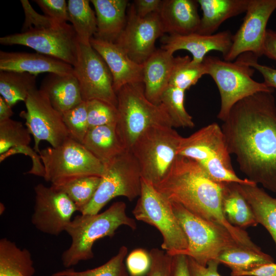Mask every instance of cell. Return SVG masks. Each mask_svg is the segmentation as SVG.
I'll return each mask as SVG.
<instances>
[{
    "mask_svg": "<svg viewBox=\"0 0 276 276\" xmlns=\"http://www.w3.org/2000/svg\"><path fill=\"white\" fill-rule=\"evenodd\" d=\"M73 69L84 101L97 99L117 107L111 73L104 59L90 44L78 41Z\"/></svg>",
    "mask_w": 276,
    "mask_h": 276,
    "instance_id": "12",
    "label": "cell"
},
{
    "mask_svg": "<svg viewBox=\"0 0 276 276\" xmlns=\"http://www.w3.org/2000/svg\"><path fill=\"white\" fill-rule=\"evenodd\" d=\"M117 95L116 130L127 150H130L139 136L149 128L156 126L173 127L164 105L162 103L155 104L147 99L143 83L126 85L117 93Z\"/></svg>",
    "mask_w": 276,
    "mask_h": 276,
    "instance_id": "5",
    "label": "cell"
},
{
    "mask_svg": "<svg viewBox=\"0 0 276 276\" xmlns=\"http://www.w3.org/2000/svg\"><path fill=\"white\" fill-rule=\"evenodd\" d=\"M172 276H190L187 256L182 254L172 256Z\"/></svg>",
    "mask_w": 276,
    "mask_h": 276,
    "instance_id": "48",
    "label": "cell"
},
{
    "mask_svg": "<svg viewBox=\"0 0 276 276\" xmlns=\"http://www.w3.org/2000/svg\"><path fill=\"white\" fill-rule=\"evenodd\" d=\"M13 114L12 107L2 96H0V122L11 119Z\"/></svg>",
    "mask_w": 276,
    "mask_h": 276,
    "instance_id": "50",
    "label": "cell"
},
{
    "mask_svg": "<svg viewBox=\"0 0 276 276\" xmlns=\"http://www.w3.org/2000/svg\"><path fill=\"white\" fill-rule=\"evenodd\" d=\"M247 65L258 71L263 76L264 83L269 87L276 89V68L261 64L258 57L250 53H244L238 57Z\"/></svg>",
    "mask_w": 276,
    "mask_h": 276,
    "instance_id": "44",
    "label": "cell"
},
{
    "mask_svg": "<svg viewBox=\"0 0 276 276\" xmlns=\"http://www.w3.org/2000/svg\"><path fill=\"white\" fill-rule=\"evenodd\" d=\"M31 133L21 122L9 119L0 122V162L16 154L29 156L32 162L27 174L43 177L44 170L39 154L29 145Z\"/></svg>",
    "mask_w": 276,
    "mask_h": 276,
    "instance_id": "20",
    "label": "cell"
},
{
    "mask_svg": "<svg viewBox=\"0 0 276 276\" xmlns=\"http://www.w3.org/2000/svg\"><path fill=\"white\" fill-rule=\"evenodd\" d=\"M26 111L20 116L34 140V150L38 153L40 142L45 141L52 147L62 144L69 137L62 114L51 104L47 95L39 89L32 91L25 102Z\"/></svg>",
    "mask_w": 276,
    "mask_h": 276,
    "instance_id": "14",
    "label": "cell"
},
{
    "mask_svg": "<svg viewBox=\"0 0 276 276\" xmlns=\"http://www.w3.org/2000/svg\"><path fill=\"white\" fill-rule=\"evenodd\" d=\"M172 53L156 49L143 63V83L147 99L160 104L162 96L169 85L174 64Z\"/></svg>",
    "mask_w": 276,
    "mask_h": 276,
    "instance_id": "23",
    "label": "cell"
},
{
    "mask_svg": "<svg viewBox=\"0 0 276 276\" xmlns=\"http://www.w3.org/2000/svg\"><path fill=\"white\" fill-rule=\"evenodd\" d=\"M231 276H276V263L261 264L247 271L231 272Z\"/></svg>",
    "mask_w": 276,
    "mask_h": 276,
    "instance_id": "46",
    "label": "cell"
},
{
    "mask_svg": "<svg viewBox=\"0 0 276 276\" xmlns=\"http://www.w3.org/2000/svg\"><path fill=\"white\" fill-rule=\"evenodd\" d=\"M225 183L211 179L196 161L178 155L166 176L154 187L170 201L225 228L241 245L261 250L244 229L232 225L226 219L222 211Z\"/></svg>",
    "mask_w": 276,
    "mask_h": 276,
    "instance_id": "2",
    "label": "cell"
},
{
    "mask_svg": "<svg viewBox=\"0 0 276 276\" xmlns=\"http://www.w3.org/2000/svg\"><path fill=\"white\" fill-rule=\"evenodd\" d=\"M90 44L109 67L116 94L126 85L143 83V64L131 60L116 43L93 37Z\"/></svg>",
    "mask_w": 276,
    "mask_h": 276,
    "instance_id": "19",
    "label": "cell"
},
{
    "mask_svg": "<svg viewBox=\"0 0 276 276\" xmlns=\"http://www.w3.org/2000/svg\"><path fill=\"white\" fill-rule=\"evenodd\" d=\"M104 171L90 202L81 214H97L112 199L124 196L132 201L140 196L142 175L140 166L130 150L104 164Z\"/></svg>",
    "mask_w": 276,
    "mask_h": 276,
    "instance_id": "11",
    "label": "cell"
},
{
    "mask_svg": "<svg viewBox=\"0 0 276 276\" xmlns=\"http://www.w3.org/2000/svg\"><path fill=\"white\" fill-rule=\"evenodd\" d=\"M171 203L175 215L188 240L187 248L180 254L206 266L210 261L217 260L223 251L242 245L225 228L196 216L179 203Z\"/></svg>",
    "mask_w": 276,
    "mask_h": 276,
    "instance_id": "8",
    "label": "cell"
},
{
    "mask_svg": "<svg viewBox=\"0 0 276 276\" xmlns=\"http://www.w3.org/2000/svg\"><path fill=\"white\" fill-rule=\"evenodd\" d=\"M263 55L276 61V31L267 30Z\"/></svg>",
    "mask_w": 276,
    "mask_h": 276,
    "instance_id": "49",
    "label": "cell"
},
{
    "mask_svg": "<svg viewBox=\"0 0 276 276\" xmlns=\"http://www.w3.org/2000/svg\"><path fill=\"white\" fill-rule=\"evenodd\" d=\"M273 92L249 96L232 108L221 128L246 178L276 193V104Z\"/></svg>",
    "mask_w": 276,
    "mask_h": 276,
    "instance_id": "1",
    "label": "cell"
},
{
    "mask_svg": "<svg viewBox=\"0 0 276 276\" xmlns=\"http://www.w3.org/2000/svg\"><path fill=\"white\" fill-rule=\"evenodd\" d=\"M177 154L196 161L215 181L256 184L235 173L224 133L217 123L204 126L188 137H181Z\"/></svg>",
    "mask_w": 276,
    "mask_h": 276,
    "instance_id": "4",
    "label": "cell"
},
{
    "mask_svg": "<svg viewBox=\"0 0 276 276\" xmlns=\"http://www.w3.org/2000/svg\"><path fill=\"white\" fill-rule=\"evenodd\" d=\"M202 17L196 33L212 35L226 20L245 12L249 0H197Z\"/></svg>",
    "mask_w": 276,
    "mask_h": 276,
    "instance_id": "26",
    "label": "cell"
},
{
    "mask_svg": "<svg viewBox=\"0 0 276 276\" xmlns=\"http://www.w3.org/2000/svg\"><path fill=\"white\" fill-rule=\"evenodd\" d=\"M82 145L103 164L127 150L116 130V124L89 128Z\"/></svg>",
    "mask_w": 276,
    "mask_h": 276,
    "instance_id": "28",
    "label": "cell"
},
{
    "mask_svg": "<svg viewBox=\"0 0 276 276\" xmlns=\"http://www.w3.org/2000/svg\"><path fill=\"white\" fill-rule=\"evenodd\" d=\"M204 75H206V72L203 62H195L188 56H177L175 57L169 85L186 91Z\"/></svg>",
    "mask_w": 276,
    "mask_h": 276,
    "instance_id": "35",
    "label": "cell"
},
{
    "mask_svg": "<svg viewBox=\"0 0 276 276\" xmlns=\"http://www.w3.org/2000/svg\"><path fill=\"white\" fill-rule=\"evenodd\" d=\"M238 188L250 206L258 224L266 229L276 247V198L256 184L238 183Z\"/></svg>",
    "mask_w": 276,
    "mask_h": 276,
    "instance_id": "27",
    "label": "cell"
},
{
    "mask_svg": "<svg viewBox=\"0 0 276 276\" xmlns=\"http://www.w3.org/2000/svg\"><path fill=\"white\" fill-rule=\"evenodd\" d=\"M0 71L27 73L74 74L73 66L62 60L39 53L0 51Z\"/></svg>",
    "mask_w": 276,
    "mask_h": 276,
    "instance_id": "21",
    "label": "cell"
},
{
    "mask_svg": "<svg viewBox=\"0 0 276 276\" xmlns=\"http://www.w3.org/2000/svg\"><path fill=\"white\" fill-rule=\"evenodd\" d=\"M190 276H221L218 272L220 263L216 260L210 261L206 266L197 263L192 258L188 257Z\"/></svg>",
    "mask_w": 276,
    "mask_h": 276,
    "instance_id": "45",
    "label": "cell"
},
{
    "mask_svg": "<svg viewBox=\"0 0 276 276\" xmlns=\"http://www.w3.org/2000/svg\"><path fill=\"white\" fill-rule=\"evenodd\" d=\"M181 137L169 126L150 127L139 136L130 150L143 179L154 186L164 179L178 156Z\"/></svg>",
    "mask_w": 276,
    "mask_h": 276,
    "instance_id": "7",
    "label": "cell"
},
{
    "mask_svg": "<svg viewBox=\"0 0 276 276\" xmlns=\"http://www.w3.org/2000/svg\"><path fill=\"white\" fill-rule=\"evenodd\" d=\"M88 0H68L67 2L70 21L77 34L78 41L90 44L91 38L97 30L95 12Z\"/></svg>",
    "mask_w": 276,
    "mask_h": 276,
    "instance_id": "33",
    "label": "cell"
},
{
    "mask_svg": "<svg viewBox=\"0 0 276 276\" xmlns=\"http://www.w3.org/2000/svg\"><path fill=\"white\" fill-rule=\"evenodd\" d=\"M203 63L206 74L213 78L219 90L220 107L217 118L222 122L239 101L259 92L274 91L264 82L254 80L255 70L239 57L232 62L206 56Z\"/></svg>",
    "mask_w": 276,
    "mask_h": 276,
    "instance_id": "6",
    "label": "cell"
},
{
    "mask_svg": "<svg viewBox=\"0 0 276 276\" xmlns=\"http://www.w3.org/2000/svg\"><path fill=\"white\" fill-rule=\"evenodd\" d=\"M44 14L59 24L70 21L67 2L65 0H35Z\"/></svg>",
    "mask_w": 276,
    "mask_h": 276,
    "instance_id": "43",
    "label": "cell"
},
{
    "mask_svg": "<svg viewBox=\"0 0 276 276\" xmlns=\"http://www.w3.org/2000/svg\"><path fill=\"white\" fill-rule=\"evenodd\" d=\"M62 117L69 137L82 144L89 129L86 102L64 112Z\"/></svg>",
    "mask_w": 276,
    "mask_h": 276,
    "instance_id": "38",
    "label": "cell"
},
{
    "mask_svg": "<svg viewBox=\"0 0 276 276\" xmlns=\"http://www.w3.org/2000/svg\"><path fill=\"white\" fill-rule=\"evenodd\" d=\"M127 252V247L123 245L117 255L100 266L81 271L69 268L55 272L51 276H129L124 263Z\"/></svg>",
    "mask_w": 276,
    "mask_h": 276,
    "instance_id": "37",
    "label": "cell"
},
{
    "mask_svg": "<svg viewBox=\"0 0 276 276\" xmlns=\"http://www.w3.org/2000/svg\"><path fill=\"white\" fill-rule=\"evenodd\" d=\"M97 18L94 37L114 42L127 22V0H91Z\"/></svg>",
    "mask_w": 276,
    "mask_h": 276,
    "instance_id": "24",
    "label": "cell"
},
{
    "mask_svg": "<svg viewBox=\"0 0 276 276\" xmlns=\"http://www.w3.org/2000/svg\"><path fill=\"white\" fill-rule=\"evenodd\" d=\"M86 103L89 129L117 124V107L97 99L89 100L86 101Z\"/></svg>",
    "mask_w": 276,
    "mask_h": 276,
    "instance_id": "39",
    "label": "cell"
},
{
    "mask_svg": "<svg viewBox=\"0 0 276 276\" xmlns=\"http://www.w3.org/2000/svg\"><path fill=\"white\" fill-rule=\"evenodd\" d=\"M222 211L227 221L235 227L244 229L258 224L250 206L238 188V183H225Z\"/></svg>",
    "mask_w": 276,
    "mask_h": 276,
    "instance_id": "29",
    "label": "cell"
},
{
    "mask_svg": "<svg viewBox=\"0 0 276 276\" xmlns=\"http://www.w3.org/2000/svg\"><path fill=\"white\" fill-rule=\"evenodd\" d=\"M132 213L137 220L159 231L163 237L161 247L170 256L180 254L187 248V237L175 215L171 202L142 178L141 194Z\"/></svg>",
    "mask_w": 276,
    "mask_h": 276,
    "instance_id": "9",
    "label": "cell"
},
{
    "mask_svg": "<svg viewBox=\"0 0 276 276\" xmlns=\"http://www.w3.org/2000/svg\"><path fill=\"white\" fill-rule=\"evenodd\" d=\"M275 10L276 0H249L243 22L233 35L232 46L223 59L232 61L247 53L258 58L263 55L267 24Z\"/></svg>",
    "mask_w": 276,
    "mask_h": 276,
    "instance_id": "15",
    "label": "cell"
},
{
    "mask_svg": "<svg viewBox=\"0 0 276 276\" xmlns=\"http://www.w3.org/2000/svg\"><path fill=\"white\" fill-rule=\"evenodd\" d=\"M127 22L114 42L133 61L143 63L155 51V43L164 34L158 12L145 17L136 13L133 3L128 6Z\"/></svg>",
    "mask_w": 276,
    "mask_h": 276,
    "instance_id": "16",
    "label": "cell"
},
{
    "mask_svg": "<svg viewBox=\"0 0 276 276\" xmlns=\"http://www.w3.org/2000/svg\"><path fill=\"white\" fill-rule=\"evenodd\" d=\"M122 225L132 230L137 227L135 220L127 215L126 204L123 201L113 203L101 213L75 216L65 230L72 243L61 255L63 266L69 268L81 261L93 259L94 243L105 237H112Z\"/></svg>",
    "mask_w": 276,
    "mask_h": 276,
    "instance_id": "3",
    "label": "cell"
},
{
    "mask_svg": "<svg viewBox=\"0 0 276 276\" xmlns=\"http://www.w3.org/2000/svg\"><path fill=\"white\" fill-rule=\"evenodd\" d=\"M162 1L161 0H135L133 4L137 15L145 17L155 12H158Z\"/></svg>",
    "mask_w": 276,
    "mask_h": 276,
    "instance_id": "47",
    "label": "cell"
},
{
    "mask_svg": "<svg viewBox=\"0 0 276 276\" xmlns=\"http://www.w3.org/2000/svg\"><path fill=\"white\" fill-rule=\"evenodd\" d=\"M20 3L25 13V20L21 33L54 27L62 24L57 22L44 14L37 13L28 0H21Z\"/></svg>",
    "mask_w": 276,
    "mask_h": 276,
    "instance_id": "40",
    "label": "cell"
},
{
    "mask_svg": "<svg viewBox=\"0 0 276 276\" xmlns=\"http://www.w3.org/2000/svg\"><path fill=\"white\" fill-rule=\"evenodd\" d=\"M36 87V76L27 73L0 71V94L13 107L18 102H25Z\"/></svg>",
    "mask_w": 276,
    "mask_h": 276,
    "instance_id": "31",
    "label": "cell"
},
{
    "mask_svg": "<svg viewBox=\"0 0 276 276\" xmlns=\"http://www.w3.org/2000/svg\"><path fill=\"white\" fill-rule=\"evenodd\" d=\"M185 91L168 85L163 94L160 103L166 109L173 127L193 128V118L185 107Z\"/></svg>",
    "mask_w": 276,
    "mask_h": 276,
    "instance_id": "36",
    "label": "cell"
},
{
    "mask_svg": "<svg viewBox=\"0 0 276 276\" xmlns=\"http://www.w3.org/2000/svg\"><path fill=\"white\" fill-rule=\"evenodd\" d=\"M35 272L30 252L6 238L0 240V276H33Z\"/></svg>",
    "mask_w": 276,
    "mask_h": 276,
    "instance_id": "30",
    "label": "cell"
},
{
    "mask_svg": "<svg viewBox=\"0 0 276 276\" xmlns=\"http://www.w3.org/2000/svg\"><path fill=\"white\" fill-rule=\"evenodd\" d=\"M78 42L73 27L67 23L0 38V43L3 45L26 46L37 53L62 60L73 66L76 60Z\"/></svg>",
    "mask_w": 276,
    "mask_h": 276,
    "instance_id": "13",
    "label": "cell"
},
{
    "mask_svg": "<svg viewBox=\"0 0 276 276\" xmlns=\"http://www.w3.org/2000/svg\"><path fill=\"white\" fill-rule=\"evenodd\" d=\"M150 265L149 252L143 248L132 250L126 259V266L130 276H143L147 274Z\"/></svg>",
    "mask_w": 276,
    "mask_h": 276,
    "instance_id": "42",
    "label": "cell"
},
{
    "mask_svg": "<svg viewBox=\"0 0 276 276\" xmlns=\"http://www.w3.org/2000/svg\"><path fill=\"white\" fill-rule=\"evenodd\" d=\"M51 104L62 114L83 101L78 81L74 74H49L39 88Z\"/></svg>",
    "mask_w": 276,
    "mask_h": 276,
    "instance_id": "25",
    "label": "cell"
},
{
    "mask_svg": "<svg viewBox=\"0 0 276 276\" xmlns=\"http://www.w3.org/2000/svg\"><path fill=\"white\" fill-rule=\"evenodd\" d=\"M149 255L151 265L147 276H172V256L157 248H152Z\"/></svg>",
    "mask_w": 276,
    "mask_h": 276,
    "instance_id": "41",
    "label": "cell"
},
{
    "mask_svg": "<svg viewBox=\"0 0 276 276\" xmlns=\"http://www.w3.org/2000/svg\"><path fill=\"white\" fill-rule=\"evenodd\" d=\"M100 180L99 176H87L52 186L64 192L81 213L93 198Z\"/></svg>",
    "mask_w": 276,
    "mask_h": 276,
    "instance_id": "34",
    "label": "cell"
},
{
    "mask_svg": "<svg viewBox=\"0 0 276 276\" xmlns=\"http://www.w3.org/2000/svg\"><path fill=\"white\" fill-rule=\"evenodd\" d=\"M35 204L31 217L33 225L39 231L58 236L72 221L77 209L63 192L52 186L39 183L34 187Z\"/></svg>",
    "mask_w": 276,
    "mask_h": 276,
    "instance_id": "17",
    "label": "cell"
},
{
    "mask_svg": "<svg viewBox=\"0 0 276 276\" xmlns=\"http://www.w3.org/2000/svg\"><path fill=\"white\" fill-rule=\"evenodd\" d=\"M193 0H163L158 12L163 32L187 35L196 33L200 18Z\"/></svg>",
    "mask_w": 276,
    "mask_h": 276,
    "instance_id": "22",
    "label": "cell"
},
{
    "mask_svg": "<svg viewBox=\"0 0 276 276\" xmlns=\"http://www.w3.org/2000/svg\"><path fill=\"white\" fill-rule=\"evenodd\" d=\"M44 179L56 186L83 176L101 177L104 165L81 143L68 137L62 144L48 147L39 153Z\"/></svg>",
    "mask_w": 276,
    "mask_h": 276,
    "instance_id": "10",
    "label": "cell"
},
{
    "mask_svg": "<svg viewBox=\"0 0 276 276\" xmlns=\"http://www.w3.org/2000/svg\"><path fill=\"white\" fill-rule=\"evenodd\" d=\"M233 35L228 30L212 35L193 33L187 35L167 34L160 37L162 49L172 54L177 50H185L193 56L192 60L203 62L207 53L213 51L220 52L223 57L229 52L232 44Z\"/></svg>",
    "mask_w": 276,
    "mask_h": 276,
    "instance_id": "18",
    "label": "cell"
},
{
    "mask_svg": "<svg viewBox=\"0 0 276 276\" xmlns=\"http://www.w3.org/2000/svg\"><path fill=\"white\" fill-rule=\"evenodd\" d=\"M217 260L231 269V272L249 271L261 264L273 262L270 255L242 245L223 251Z\"/></svg>",
    "mask_w": 276,
    "mask_h": 276,
    "instance_id": "32",
    "label": "cell"
}]
</instances>
